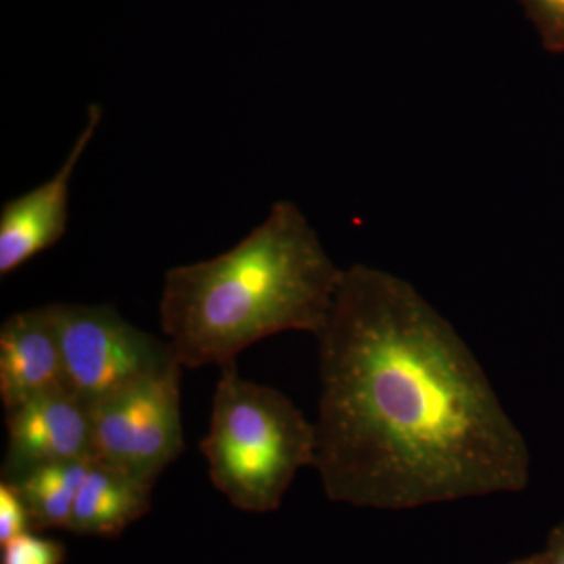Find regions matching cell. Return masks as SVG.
<instances>
[{
    "instance_id": "obj_1",
    "label": "cell",
    "mask_w": 564,
    "mask_h": 564,
    "mask_svg": "<svg viewBox=\"0 0 564 564\" xmlns=\"http://www.w3.org/2000/svg\"><path fill=\"white\" fill-rule=\"evenodd\" d=\"M318 344L315 470L329 500L404 511L524 491V434L454 325L410 282L344 270Z\"/></svg>"
},
{
    "instance_id": "obj_2",
    "label": "cell",
    "mask_w": 564,
    "mask_h": 564,
    "mask_svg": "<svg viewBox=\"0 0 564 564\" xmlns=\"http://www.w3.org/2000/svg\"><path fill=\"white\" fill-rule=\"evenodd\" d=\"M343 272L303 212L278 202L231 250L165 274L161 328L182 367H221L276 334L317 336Z\"/></svg>"
},
{
    "instance_id": "obj_3",
    "label": "cell",
    "mask_w": 564,
    "mask_h": 564,
    "mask_svg": "<svg viewBox=\"0 0 564 564\" xmlns=\"http://www.w3.org/2000/svg\"><path fill=\"white\" fill-rule=\"evenodd\" d=\"M209 432L199 444L212 485L247 513H272L304 467H314L317 433L288 395L220 367Z\"/></svg>"
},
{
    "instance_id": "obj_4",
    "label": "cell",
    "mask_w": 564,
    "mask_h": 564,
    "mask_svg": "<svg viewBox=\"0 0 564 564\" xmlns=\"http://www.w3.org/2000/svg\"><path fill=\"white\" fill-rule=\"evenodd\" d=\"M180 362L88 406L95 462L154 486L184 452Z\"/></svg>"
},
{
    "instance_id": "obj_5",
    "label": "cell",
    "mask_w": 564,
    "mask_h": 564,
    "mask_svg": "<svg viewBox=\"0 0 564 564\" xmlns=\"http://www.w3.org/2000/svg\"><path fill=\"white\" fill-rule=\"evenodd\" d=\"M50 307L66 384L87 406L180 362L172 345L137 328L111 304L52 303Z\"/></svg>"
},
{
    "instance_id": "obj_6",
    "label": "cell",
    "mask_w": 564,
    "mask_h": 564,
    "mask_svg": "<svg viewBox=\"0 0 564 564\" xmlns=\"http://www.w3.org/2000/svg\"><path fill=\"white\" fill-rule=\"evenodd\" d=\"M104 117L102 107H88L84 129L69 154L50 181L10 199L0 210V274L7 276L61 242L68 228L69 191L82 155L95 139Z\"/></svg>"
},
{
    "instance_id": "obj_7",
    "label": "cell",
    "mask_w": 564,
    "mask_h": 564,
    "mask_svg": "<svg viewBox=\"0 0 564 564\" xmlns=\"http://www.w3.org/2000/svg\"><path fill=\"white\" fill-rule=\"evenodd\" d=\"M6 425L0 480L17 481L36 467L91 456L90 413L70 391L44 393L7 411Z\"/></svg>"
},
{
    "instance_id": "obj_8",
    "label": "cell",
    "mask_w": 564,
    "mask_h": 564,
    "mask_svg": "<svg viewBox=\"0 0 564 564\" xmlns=\"http://www.w3.org/2000/svg\"><path fill=\"white\" fill-rule=\"evenodd\" d=\"M69 391L50 304L11 314L0 326V400L7 411Z\"/></svg>"
},
{
    "instance_id": "obj_9",
    "label": "cell",
    "mask_w": 564,
    "mask_h": 564,
    "mask_svg": "<svg viewBox=\"0 0 564 564\" xmlns=\"http://www.w3.org/2000/svg\"><path fill=\"white\" fill-rule=\"evenodd\" d=\"M152 488L91 458L68 532L79 536H120L150 511Z\"/></svg>"
},
{
    "instance_id": "obj_10",
    "label": "cell",
    "mask_w": 564,
    "mask_h": 564,
    "mask_svg": "<svg viewBox=\"0 0 564 564\" xmlns=\"http://www.w3.org/2000/svg\"><path fill=\"white\" fill-rule=\"evenodd\" d=\"M90 466L91 456L52 463L22 475L20 480L9 481L24 499L33 532L68 530L77 494Z\"/></svg>"
},
{
    "instance_id": "obj_11",
    "label": "cell",
    "mask_w": 564,
    "mask_h": 564,
    "mask_svg": "<svg viewBox=\"0 0 564 564\" xmlns=\"http://www.w3.org/2000/svg\"><path fill=\"white\" fill-rule=\"evenodd\" d=\"M65 556L61 541L28 532L2 545L0 564H63Z\"/></svg>"
},
{
    "instance_id": "obj_12",
    "label": "cell",
    "mask_w": 564,
    "mask_h": 564,
    "mask_svg": "<svg viewBox=\"0 0 564 564\" xmlns=\"http://www.w3.org/2000/svg\"><path fill=\"white\" fill-rule=\"evenodd\" d=\"M544 50L564 54V0H518Z\"/></svg>"
},
{
    "instance_id": "obj_13",
    "label": "cell",
    "mask_w": 564,
    "mask_h": 564,
    "mask_svg": "<svg viewBox=\"0 0 564 564\" xmlns=\"http://www.w3.org/2000/svg\"><path fill=\"white\" fill-rule=\"evenodd\" d=\"M33 532L31 516L17 486L0 480V545L22 533Z\"/></svg>"
},
{
    "instance_id": "obj_14",
    "label": "cell",
    "mask_w": 564,
    "mask_h": 564,
    "mask_svg": "<svg viewBox=\"0 0 564 564\" xmlns=\"http://www.w3.org/2000/svg\"><path fill=\"white\" fill-rule=\"evenodd\" d=\"M543 554L547 564H564V521L549 533Z\"/></svg>"
},
{
    "instance_id": "obj_15",
    "label": "cell",
    "mask_w": 564,
    "mask_h": 564,
    "mask_svg": "<svg viewBox=\"0 0 564 564\" xmlns=\"http://www.w3.org/2000/svg\"><path fill=\"white\" fill-rule=\"evenodd\" d=\"M508 564H547V563H545L543 554H541V552H538V554L525 556V558L514 560V562H511Z\"/></svg>"
}]
</instances>
